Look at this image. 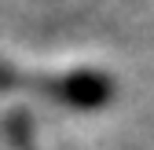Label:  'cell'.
<instances>
[{
    "label": "cell",
    "instance_id": "1",
    "mask_svg": "<svg viewBox=\"0 0 154 150\" xmlns=\"http://www.w3.org/2000/svg\"><path fill=\"white\" fill-rule=\"evenodd\" d=\"M11 84L37 88L77 110H95L114 99V77H106L103 70H66V73H55V77H37V73L15 70L11 62H0V88H11Z\"/></svg>",
    "mask_w": 154,
    "mask_h": 150
},
{
    "label": "cell",
    "instance_id": "2",
    "mask_svg": "<svg viewBox=\"0 0 154 150\" xmlns=\"http://www.w3.org/2000/svg\"><path fill=\"white\" fill-rule=\"evenodd\" d=\"M8 143H11V150H33L29 117H26V114H11V117H8Z\"/></svg>",
    "mask_w": 154,
    "mask_h": 150
}]
</instances>
